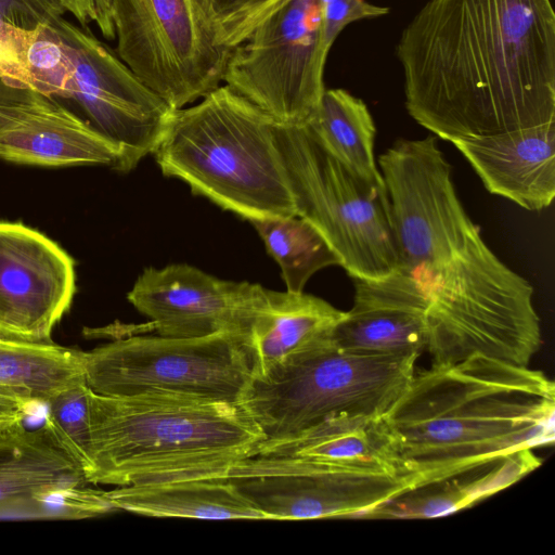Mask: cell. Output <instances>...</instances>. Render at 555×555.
I'll return each instance as SVG.
<instances>
[{
	"mask_svg": "<svg viewBox=\"0 0 555 555\" xmlns=\"http://www.w3.org/2000/svg\"><path fill=\"white\" fill-rule=\"evenodd\" d=\"M397 55L406 111L437 138L555 122L551 0H427Z\"/></svg>",
	"mask_w": 555,
	"mask_h": 555,
	"instance_id": "cell-1",
	"label": "cell"
},
{
	"mask_svg": "<svg viewBox=\"0 0 555 555\" xmlns=\"http://www.w3.org/2000/svg\"><path fill=\"white\" fill-rule=\"evenodd\" d=\"M387 416L401 473L421 487L552 444L555 385L529 365L476 353L415 372Z\"/></svg>",
	"mask_w": 555,
	"mask_h": 555,
	"instance_id": "cell-2",
	"label": "cell"
},
{
	"mask_svg": "<svg viewBox=\"0 0 555 555\" xmlns=\"http://www.w3.org/2000/svg\"><path fill=\"white\" fill-rule=\"evenodd\" d=\"M89 485L227 479L266 435L237 402L172 391H91Z\"/></svg>",
	"mask_w": 555,
	"mask_h": 555,
	"instance_id": "cell-3",
	"label": "cell"
},
{
	"mask_svg": "<svg viewBox=\"0 0 555 555\" xmlns=\"http://www.w3.org/2000/svg\"><path fill=\"white\" fill-rule=\"evenodd\" d=\"M353 281L352 307L399 308L423 318L431 364L480 353L529 365L541 346L532 285L483 240L446 261L398 266L383 280Z\"/></svg>",
	"mask_w": 555,
	"mask_h": 555,
	"instance_id": "cell-4",
	"label": "cell"
},
{
	"mask_svg": "<svg viewBox=\"0 0 555 555\" xmlns=\"http://www.w3.org/2000/svg\"><path fill=\"white\" fill-rule=\"evenodd\" d=\"M275 122L221 85L194 106L173 109L153 154L164 176L247 221L293 217Z\"/></svg>",
	"mask_w": 555,
	"mask_h": 555,
	"instance_id": "cell-5",
	"label": "cell"
},
{
	"mask_svg": "<svg viewBox=\"0 0 555 555\" xmlns=\"http://www.w3.org/2000/svg\"><path fill=\"white\" fill-rule=\"evenodd\" d=\"M296 216L319 230L352 279L391 275L399 256L386 190L347 169L306 125H274Z\"/></svg>",
	"mask_w": 555,
	"mask_h": 555,
	"instance_id": "cell-6",
	"label": "cell"
},
{
	"mask_svg": "<svg viewBox=\"0 0 555 555\" xmlns=\"http://www.w3.org/2000/svg\"><path fill=\"white\" fill-rule=\"evenodd\" d=\"M417 358L351 352L331 339L296 362L253 378L238 404L266 440L293 436L334 415H385L409 387Z\"/></svg>",
	"mask_w": 555,
	"mask_h": 555,
	"instance_id": "cell-7",
	"label": "cell"
},
{
	"mask_svg": "<svg viewBox=\"0 0 555 555\" xmlns=\"http://www.w3.org/2000/svg\"><path fill=\"white\" fill-rule=\"evenodd\" d=\"M119 59L172 109L215 90L231 49L207 0H114Z\"/></svg>",
	"mask_w": 555,
	"mask_h": 555,
	"instance_id": "cell-8",
	"label": "cell"
},
{
	"mask_svg": "<svg viewBox=\"0 0 555 555\" xmlns=\"http://www.w3.org/2000/svg\"><path fill=\"white\" fill-rule=\"evenodd\" d=\"M325 0H284L232 49L223 82L282 125H305L319 106L334 42Z\"/></svg>",
	"mask_w": 555,
	"mask_h": 555,
	"instance_id": "cell-9",
	"label": "cell"
},
{
	"mask_svg": "<svg viewBox=\"0 0 555 555\" xmlns=\"http://www.w3.org/2000/svg\"><path fill=\"white\" fill-rule=\"evenodd\" d=\"M83 369L91 390L111 397L159 390L238 403L254 378L247 343L231 334L119 338L85 351Z\"/></svg>",
	"mask_w": 555,
	"mask_h": 555,
	"instance_id": "cell-10",
	"label": "cell"
},
{
	"mask_svg": "<svg viewBox=\"0 0 555 555\" xmlns=\"http://www.w3.org/2000/svg\"><path fill=\"white\" fill-rule=\"evenodd\" d=\"M228 479L266 520L364 518L417 485L410 474L357 472L273 455L245 459Z\"/></svg>",
	"mask_w": 555,
	"mask_h": 555,
	"instance_id": "cell-11",
	"label": "cell"
},
{
	"mask_svg": "<svg viewBox=\"0 0 555 555\" xmlns=\"http://www.w3.org/2000/svg\"><path fill=\"white\" fill-rule=\"evenodd\" d=\"M74 63L67 100L122 155L121 171L154 153L173 109L151 91L88 27L63 18L55 28Z\"/></svg>",
	"mask_w": 555,
	"mask_h": 555,
	"instance_id": "cell-12",
	"label": "cell"
},
{
	"mask_svg": "<svg viewBox=\"0 0 555 555\" xmlns=\"http://www.w3.org/2000/svg\"><path fill=\"white\" fill-rule=\"evenodd\" d=\"M127 298L152 321L158 335L197 338L231 334L249 347L253 328L269 306V289L172 263L145 268Z\"/></svg>",
	"mask_w": 555,
	"mask_h": 555,
	"instance_id": "cell-13",
	"label": "cell"
},
{
	"mask_svg": "<svg viewBox=\"0 0 555 555\" xmlns=\"http://www.w3.org/2000/svg\"><path fill=\"white\" fill-rule=\"evenodd\" d=\"M76 292L72 257L21 222L0 221V336L50 341Z\"/></svg>",
	"mask_w": 555,
	"mask_h": 555,
	"instance_id": "cell-14",
	"label": "cell"
},
{
	"mask_svg": "<svg viewBox=\"0 0 555 555\" xmlns=\"http://www.w3.org/2000/svg\"><path fill=\"white\" fill-rule=\"evenodd\" d=\"M0 158L41 167L108 166L121 171L118 147L56 98L0 78Z\"/></svg>",
	"mask_w": 555,
	"mask_h": 555,
	"instance_id": "cell-15",
	"label": "cell"
},
{
	"mask_svg": "<svg viewBox=\"0 0 555 555\" xmlns=\"http://www.w3.org/2000/svg\"><path fill=\"white\" fill-rule=\"evenodd\" d=\"M485 188L527 210L548 207L555 196V122L456 140Z\"/></svg>",
	"mask_w": 555,
	"mask_h": 555,
	"instance_id": "cell-16",
	"label": "cell"
},
{
	"mask_svg": "<svg viewBox=\"0 0 555 555\" xmlns=\"http://www.w3.org/2000/svg\"><path fill=\"white\" fill-rule=\"evenodd\" d=\"M255 455L308 460L344 469L402 474L387 414L330 416L286 438L264 440Z\"/></svg>",
	"mask_w": 555,
	"mask_h": 555,
	"instance_id": "cell-17",
	"label": "cell"
},
{
	"mask_svg": "<svg viewBox=\"0 0 555 555\" xmlns=\"http://www.w3.org/2000/svg\"><path fill=\"white\" fill-rule=\"evenodd\" d=\"M86 483L82 467L46 422L0 431V515L22 516L41 494Z\"/></svg>",
	"mask_w": 555,
	"mask_h": 555,
	"instance_id": "cell-18",
	"label": "cell"
},
{
	"mask_svg": "<svg viewBox=\"0 0 555 555\" xmlns=\"http://www.w3.org/2000/svg\"><path fill=\"white\" fill-rule=\"evenodd\" d=\"M346 311L311 294L269 289V306L253 328L254 378L281 370L332 339Z\"/></svg>",
	"mask_w": 555,
	"mask_h": 555,
	"instance_id": "cell-19",
	"label": "cell"
},
{
	"mask_svg": "<svg viewBox=\"0 0 555 555\" xmlns=\"http://www.w3.org/2000/svg\"><path fill=\"white\" fill-rule=\"evenodd\" d=\"M540 464L532 449L520 450L463 474L405 491L364 518L423 519L455 513L515 483Z\"/></svg>",
	"mask_w": 555,
	"mask_h": 555,
	"instance_id": "cell-20",
	"label": "cell"
},
{
	"mask_svg": "<svg viewBox=\"0 0 555 555\" xmlns=\"http://www.w3.org/2000/svg\"><path fill=\"white\" fill-rule=\"evenodd\" d=\"M107 494L117 509L151 517L266 520L228 478L125 486Z\"/></svg>",
	"mask_w": 555,
	"mask_h": 555,
	"instance_id": "cell-21",
	"label": "cell"
},
{
	"mask_svg": "<svg viewBox=\"0 0 555 555\" xmlns=\"http://www.w3.org/2000/svg\"><path fill=\"white\" fill-rule=\"evenodd\" d=\"M83 359L85 351L51 340L0 336V395L47 404L60 390L86 380Z\"/></svg>",
	"mask_w": 555,
	"mask_h": 555,
	"instance_id": "cell-22",
	"label": "cell"
},
{
	"mask_svg": "<svg viewBox=\"0 0 555 555\" xmlns=\"http://www.w3.org/2000/svg\"><path fill=\"white\" fill-rule=\"evenodd\" d=\"M305 125L354 176L386 190L374 157L375 124L361 99L345 89H325L318 108Z\"/></svg>",
	"mask_w": 555,
	"mask_h": 555,
	"instance_id": "cell-23",
	"label": "cell"
},
{
	"mask_svg": "<svg viewBox=\"0 0 555 555\" xmlns=\"http://www.w3.org/2000/svg\"><path fill=\"white\" fill-rule=\"evenodd\" d=\"M332 341L348 351L371 356L402 357L426 349L423 318L391 307L351 308L338 323Z\"/></svg>",
	"mask_w": 555,
	"mask_h": 555,
	"instance_id": "cell-24",
	"label": "cell"
},
{
	"mask_svg": "<svg viewBox=\"0 0 555 555\" xmlns=\"http://www.w3.org/2000/svg\"><path fill=\"white\" fill-rule=\"evenodd\" d=\"M280 266L286 291L301 293L310 278L323 268L340 266V258L325 237L299 216L249 221Z\"/></svg>",
	"mask_w": 555,
	"mask_h": 555,
	"instance_id": "cell-25",
	"label": "cell"
},
{
	"mask_svg": "<svg viewBox=\"0 0 555 555\" xmlns=\"http://www.w3.org/2000/svg\"><path fill=\"white\" fill-rule=\"evenodd\" d=\"M74 74L68 46L50 25L37 27L20 63L18 86L67 99Z\"/></svg>",
	"mask_w": 555,
	"mask_h": 555,
	"instance_id": "cell-26",
	"label": "cell"
},
{
	"mask_svg": "<svg viewBox=\"0 0 555 555\" xmlns=\"http://www.w3.org/2000/svg\"><path fill=\"white\" fill-rule=\"evenodd\" d=\"M91 391L86 380L60 390L47 402L44 421L80 464L85 475L91 464L89 414Z\"/></svg>",
	"mask_w": 555,
	"mask_h": 555,
	"instance_id": "cell-27",
	"label": "cell"
},
{
	"mask_svg": "<svg viewBox=\"0 0 555 555\" xmlns=\"http://www.w3.org/2000/svg\"><path fill=\"white\" fill-rule=\"evenodd\" d=\"M87 485L68 486L43 493L25 508L22 516L82 519L117 509L107 491Z\"/></svg>",
	"mask_w": 555,
	"mask_h": 555,
	"instance_id": "cell-28",
	"label": "cell"
},
{
	"mask_svg": "<svg viewBox=\"0 0 555 555\" xmlns=\"http://www.w3.org/2000/svg\"><path fill=\"white\" fill-rule=\"evenodd\" d=\"M222 43L233 49L284 0H207Z\"/></svg>",
	"mask_w": 555,
	"mask_h": 555,
	"instance_id": "cell-29",
	"label": "cell"
},
{
	"mask_svg": "<svg viewBox=\"0 0 555 555\" xmlns=\"http://www.w3.org/2000/svg\"><path fill=\"white\" fill-rule=\"evenodd\" d=\"M65 11L61 0H0V33L8 28L34 30L40 25L56 28Z\"/></svg>",
	"mask_w": 555,
	"mask_h": 555,
	"instance_id": "cell-30",
	"label": "cell"
},
{
	"mask_svg": "<svg viewBox=\"0 0 555 555\" xmlns=\"http://www.w3.org/2000/svg\"><path fill=\"white\" fill-rule=\"evenodd\" d=\"M389 13V8L366 0H325L324 20L327 36L335 41L349 24L366 18H376Z\"/></svg>",
	"mask_w": 555,
	"mask_h": 555,
	"instance_id": "cell-31",
	"label": "cell"
},
{
	"mask_svg": "<svg viewBox=\"0 0 555 555\" xmlns=\"http://www.w3.org/2000/svg\"><path fill=\"white\" fill-rule=\"evenodd\" d=\"M30 404L0 395V431L23 424Z\"/></svg>",
	"mask_w": 555,
	"mask_h": 555,
	"instance_id": "cell-32",
	"label": "cell"
},
{
	"mask_svg": "<svg viewBox=\"0 0 555 555\" xmlns=\"http://www.w3.org/2000/svg\"><path fill=\"white\" fill-rule=\"evenodd\" d=\"M113 4L114 0H92L94 22L102 35L109 40L116 37L113 21Z\"/></svg>",
	"mask_w": 555,
	"mask_h": 555,
	"instance_id": "cell-33",
	"label": "cell"
}]
</instances>
